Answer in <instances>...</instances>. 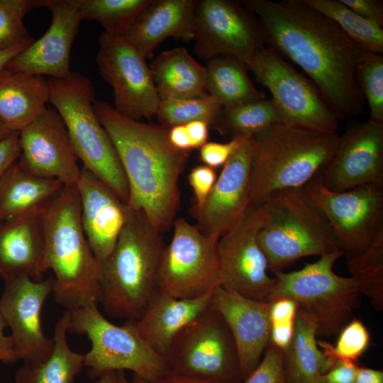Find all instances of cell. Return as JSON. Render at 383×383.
Masks as SVG:
<instances>
[{
	"instance_id": "6da1fadb",
	"label": "cell",
	"mask_w": 383,
	"mask_h": 383,
	"mask_svg": "<svg viewBox=\"0 0 383 383\" xmlns=\"http://www.w3.org/2000/svg\"><path fill=\"white\" fill-rule=\"evenodd\" d=\"M277 50L312 79L338 119L362 111L358 69L369 52L302 0H244Z\"/></svg>"
},
{
	"instance_id": "7a4b0ae2",
	"label": "cell",
	"mask_w": 383,
	"mask_h": 383,
	"mask_svg": "<svg viewBox=\"0 0 383 383\" xmlns=\"http://www.w3.org/2000/svg\"><path fill=\"white\" fill-rule=\"evenodd\" d=\"M95 112L118 154L128 187L127 204L160 233L168 231L180 206L179 180L189 154L174 148L168 128L140 122L95 99Z\"/></svg>"
},
{
	"instance_id": "3957f363",
	"label": "cell",
	"mask_w": 383,
	"mask_h": 383,
	"mask_svg": "<svg viewBox=\"0 0 383 383\" xmlns=\"http://www.w3.org/2000/svg\"><path fill=\"white\" fill-rule=\"evenodd\" d=\"M42 273L54 274L55 301L71 311L99 304V262L84 233L76 185L65 186L41 215Z\"/></svg>"
},
{
	"instance_id": "277c9868",
	"label": "cell",
	"mask_w": 383,
	"mask_h": 383,
	"mask_svg": "<svg viewBox=\"0 0 383 383\" xmlns=\"http://www.w3.org/2000/svg\"><path fill=\"white\" fill-rule=\"evenodd\" d=\"M339 136L282 123L253 135L250 207L277 191L303 187L329 162Z\"/></svg>"
},
{
	"instance_id": "5b68a950",
	"label": "cell",
	"mask_w": 383,
	"mask_h": 383,
	"mask_svg": "<svg viewBox=\"0 0 383 383\" xmlns=\"http://www.w3.org/2000/svg\"><path fill=\"white\" fill-rule=\"evenodd\" d=\"M165 245L144 213L135 211L111 254L99 262V297L116 318L136 320L157 290V272Z\"/></svg>"
},
{
	"instance_id": "8992f818",
	"label": "cell",
	"mask_w": 383,
	"mask_h": 383,
	"mask_svg": "<svg viewBox=\"0 0 383 383\" xmlns=\"http://www.w3.org/2000/svg\"><path fill=\"white\" fill-rule=\"evenodd\" d=\"M259 205L263 223L257 240L270 270L340 250L325 216L302 187L274 192Z\"/></svg>"
},
{
	"instance_id": "52a82bcc",
	"label": "cell",
	"mask_w": 383,
	"mask_h": 383,
	"mask_svg": "<svg viewBox=\"0 0 383 383\" xmlns=\"http://www.w3.org/2000/svg\"><path fill=\"white\" fill-rule=\"evenodd\" d=\"M48 82L49 102L61 116L82 167L127 204V180L114 145L95 112L92 82L76 72L62 79L48 78Z\"/></svg>"
},
{
	"instance_id": "ba28073f",
	"label": "cell",
	"mask_w": 383,
	"mask_h": 383,
	"mask_svg": "<svg viewBox=\"0 0 383 383\" xmlns=\"http://www.w3.org/2000/svg\"><path fill=\"white\" fill-rule=\"evenodd\" d=\"M343 255L338 250L321 256L316 262L305 263L299 270L273 272L274 282L267 302L289 299L313 321L317 336L338 334L354 318V309L362 294L353 277L333 272L334 263Z\"/></svg>"
},
{
	"instance_id": "9c48e42d",
	"label": "cell",
	"mask_w": 383,
	"mask_h": 383,
	"mask_svg": "<svg viewBox=\"0 0 383 383\" xmlns=\"http://www.w3.org/2000/svg\"><path fill=\"white\" fill-rule=\"evenodd\" d=\"M68 311L67 332L86 335L91 342L84 365L91 379L109 372L131 370L155 383L169 371L165 359L140 336L133 320L115 325L101 314L97 304Z\"/></svg>"
},
{
	"instance_id": "30bf717a",
	"label": "cell",
	"mask_w": 383,
	"mask_h": 383,
	"mask_svg": "<svg viewBox=\"0 0 383 383\" xmlns=\"http://www.w3.org/2000/svg\"><path fill=\"white\" fill-rule=\"evenodd\" d=\"M165 359L169 371L180 375L218 383L244 380L233 335L211 305L177 334Z\"/></svg>"
},
{
	"instance_id": "8fae6325",
	"label": "cell",
	"mask_w": 383,
	"mask_h": 383,
	"mask_svg": "<svg viewBox=\"0 0 383 383\" xmlns=\"http://www.w3.org/2000/svg\"><path fill=\"white\" fill-rule=\"evenodd\" d=\"M247 67L271 93L282 123L317 132L336 133L339 119L316 87L275 49L260 47Z\"/></svg>"
},
{
	"instance_id": "7c38bea8",
	"label": "cell",
	"mask_w": 383,
	"mask_h": 383,
	"mask_svg": "<svg viewBox=\"0 0 383 383\" xmlns=\"http://www.w3.org/2000/svg\"><path fill=\"white\" fill-rule=\"evenodd\" d=\"M170 243L160 256L157 289L177 299H194L220 286L218 240L203 234L195 225L175 218Z\"/></svg>"
},
{
	"instance_id": "4fadbf2b",
	"label": "cell",
	"mask_w": 383,
	"mask_h": 383,
	"mask_svg": "<svg viewBox=\"0 0 383 383\" xmlns=\"http://www.w3.org/2000/svg\"><path fill=\"white\" fill-rule=\"evenodd\" d=\"M302 188L325 216L345 257L363 252L383 230V187L333 192L323 184L319 172Z\"/></svg>"
},
{
	"instance_id": "5bb4252c",
	"label": "cell",
	"mask_w": 383,
	"mask_h": 383,
	"mask_svg": "<svg viewBox=\"0 0 383 383\" xmlns=\"http://www.w3.org/2000/svg\"><path fill=\"white\" fill-rule=\"evenodd\" d=\"M96 62L100 75L113 88L116 111L135 121L156 116L160 100L150 68L123 36L104 32Z\"/></svg>"
},
{
	"instance_id": "9a60e30c",
	"label": "cell",
	"mask_w": 383,
	"mask_h": 383,
	"mask_svg": "<svg viewBox=\"0 0 383 383\" xmlns=\"http://www.w3.org/2000/svg\"><path fill=\"white\" fill-rule=\"evenodd\" d=\"M194 40V52L203 60L230 57L246 65L266 41L257 20L229 0L196 1Z\"/></svg>"
},
{
	"instance_id": "2e32d148",
	"label": "cell",
	"mask_w": 383,
	"mask_h": 383,
	"mask_svg": "<svg viewBox=\"0 0 383 383\" xmlns=\"http://www.w3.org/2000/svg\"><path fill=\"white\" fill-rule=\"evenodd\" d=\"M262 223L261 206L249 207L237 227L218 240L217 253L221 287L267 302L274 280L257 240Z\"/></svg>"
},
{
	"instance_id": "e0dca14e",
	"label": "cell",
	"mask_w": 383,
	"mask_h": 383,
	"mask_svg": "<svg viewBox=\"0 0 383 383\" xmlns=\"http://www.w3.org/2000/svg\"><path fill=\"white\" fill-rule=\"evenodd\" d=\"M0 299V315L11 329V337L18 360L25 363L45 360L54 342L45 335L41 311L52 293L53 277L34 280L21 276L4 281Z\"/></svg>"
},
{
	"instance_id": "ac0fdd59",
	"label": "cell",
	"mask_w": 383,
	"mask_h": 383,
	"mask_svg": "<svg viewBox=\"0 0 383 383\" xmlns=\"http://www.w3.org/2000/svg\"><path fill=\"white\" fill-rule=\"evenodd\" d=\"M320 174L333 192L367 184L383 187V123L369 119L348 127Z\"/></svg>"
},
{
	"instance_id": "d6986e66",
	"label": "cell",
	"mask_w": 383,
	"mask_h": 383,
	"mask_svg": "<svg viewBox=\"0 0 383 383\" xmlns=\"http://www.w3.org/2000/svg\"><path fill=\"white\" fill-rule=\"evenodd\" d=\"M251 138L224 164L220 175L199 209H192L196 227L218 240L240 223L250 207Z\"/></svg>"
},
{
	"instance_id": "ffe728a7",
	"label": "cell",
	"mask_w": 383,
	"mask_h": 383,
	"mask_svg": "<svg viewBox=\"0 0 383 383\" xmlns=\"http://www.w3.org/2000/svg\"><path fill=\"white\" fill-rule=\"evenodd\" d=\"M21 155L18 161L30 172L77 185L82 168L65 125L57 111L50 106L19 132Z\"/></svg>"
},
{
	"instance_id": "44dd1931",
	"label": "cell",
	"mask_w": 383,
	"mask_h": 383,
	"mask_svg": "<svg viewBox=\"0 0 383 383\" xmlns=\"http://www.w3.org/2000/svg\"><path fill=\"white\" fill-rule=\"evenodd\" d=\"M81 0H39V7L52 14L49 28L6 66L5 69L28 74L48 76L52 79L68 77L74 40L82 21Z\"/></svg>"
},
{
	"instance_id": "7402d4cb",
	"label": "cell",
	"mask_w": 383,
	"mask_h": 383,
	"mask_svg": "<svg viewBox=\"0 0 383 383\" xmlns=\"http://www.w3.org/2000/svg\"><path fill=\"white\" fill-rule=\"evenodd\" d=\"M76 187L82 227L94 256L100 262L111 254L121 231L135 211L83 167Z\"/></svg>"
},
{
	"instance_id": "603a6c76",
	"label": "cell",
	"mask_w": 383,
	"mask_h": 383,
	"mask_svg": "<svg viewBox=\"0 0 383 383\" xmlns=\"http://www.w3.org/2000/svg\"><path fill=\"white\" fill-rule=\"evenodd\" d=\"M210 305L220 313L229 328L245 380L258 365L270 344V303L218 286L212 292Z\"/></svg>"
},
{
	"instance_id": "cb8c5ba5",
	"label": "cell",
	"mask_w": 383,
	"mask_h": 383,
	"mask_svg": "<svg viewBox=\"0 0 383 383\" xmlns=\"http://www.w3.org/2000/svg\"><path fill=\"white\" fill-rule=\"evenodd\" d=\"M194 0H151L123 36L146 60L163 40L194 38Z\"/></svg>"
},
{
	"instance_id": "d4e9b609",
	"label": "cell",
	"mask_w": 383,
	"mask_h": 383,
	"mask_svg": "<svg viewBox=\"0 0 383 383\" xmlns=\"http://www.w3.org/2000/svg\"><path fill=\"white\" fill-rule=\"evenodd\" d=\"M212 292L194 299H177L157 289L140 316L133 320L135 328L165 358L177 334L210 306Z\"/></svg>"
},
{
	"instance_id": "484cf974",
	"label": "cell",
	"mask_w": 383,
	"mask_h": 383,
	"mask_svg": "<svg viewBox=\"0 0 383 383\" xmlns=\"http://www.w3.org/2000/svg\"><path fill=\"white\" fill-rule=\"evenodd\" d=\"M43 249L41 215L0 222V276L4 281L21 276L42 279Z\"/></svg>"
},
{
	"instance_id": "4316f807",
	"label": "cell",
	"mask_w": 383,
	"mask_h": 383,
	"mask_svg": "<svg viewBox=\"0 0 383 383\" xmlns=\"http://www.w3.org/2000/svg\"><path fill=\"white\" fill-rule=\"evenodd\" d=\"M64 187L30 172L18 159L0 176V222L42 215Z\"/></svg>"
},
{
	"instance_id": "83f0119b",
	"label": "cell",
	"mask_w": 383,
	"mask_h": 383,
	"mask_svg": "<svg viewBox=\"0 0 383 383\" xmlns=\"http://www.w3.org/2000/svg\"><path fill=\"white\" fill-rule=\"evenodd\" d=\"M50 89L43 76L0 72V119L11 131L19 132L47 108Z\"/></svg>"
},
{
	"instance_id": "f1b7e54d",
	"label": "cell",
	"mask_w": 383,
	"mask_h": 383,
	"mask_svg": "<svg viewBox=\"0 0 383 383\" xmlns=\"http://www.w3.org/2000/svg\"><path fill=\"white\" fill-rule=\"evenodd\" d=\"M160 101L194 97L207 93L204 66L184 48L161 52L150 66Z\"/></svg>"
},
{
	"instance_id": "f546056e",
	"label": "cell",
	"mask_w": 383,
	"mask_h": 383,
	"mask_svg": "<svg viewBox=\"0 0 383 383\" xmlns=\"http://www.w3.org/2000/svg\"><path fill=\"white\" fill-rule=\"evenodd\" d=\"M317 328L313 321L297 310L294 332L284 362L289 383H320L321 375L334 362L318 348Z\"/></svg>"
},
{
	"instance_id": "4dcf8cb0",
	"label": "cell",
	"mask_w": 383,
	"mask_h": 383,
	"mask_svg": "<svg viewBox=\"0 0 383 383\" xmlns=\"http://www.w3.org/2000/svg\"><path fill=\"white\" fill-rule=\"evenodd\" d=\"M70 313L64 312L55 326L53 349L45 360L25 363L15 374L16 383H74L84 367V355L72 350L67 343Z\"/></svg>"
},
{
	"instance_id": "1f68e13d",
	"label": "cell",
	"mask_w": 383,
	"mask_h": 383,
	"mask_svg": "<svg viewBox=\"0 0 383 383\" xmlns=\"http://www.w3.org/2000/svg\"><path fill=\"white\" fill-rule=\"evenodd\" d=\"M205 68L206 91L223 107H233L265 99L247 74V65L230 57H217L207 61Z\"/></svg>"
},
{
	"instance_id": "d6a6232c",
	"label": "cell",
	"mask_w": 383,
	"mask_h": 383,
	"mask_svg": "<svg viewBox=\"0 0 383 383\" xmlns=\"http://www.w3.org/2000/svg\"><path fill=\"white\" fill-rule=\"evenodd\" d=\"M282 123L271 99H263L233 107H223L211 126L231 138H250L267 127Z\"/></svg>"
},
{
	"instance_id": "836d02e7",
	"label": "cell",
	"mask_w": 383,
	"mask_h": 383,
	"mask_svg": "<svg viewBox=\"0 0 383 383\" xmlns=\"http://www.w3.org/2000/svg\"><path fill=\"white\" fill-rule=\"evenodd\" d=\"M333 21L355 43L369 52H383V29L377 23L357 14L340 0H302Z\"/></svg>"
},
{
	"instance_id": "e575fe53",
	"label": "cell",
	"mask_w": 383,
	"mask_h": 383,
	"mask_svg": "<svg viewBox=\"0 0 383 383\" xmlns=\"http://www.w3.org/2000/svg\"><path fill=\"white\" fill-rule=\"evenodd\" d=\"M151 0H81L82 21L100 23L105 33L123 36Z\"/></svg>"
},
{
	"instance_id": "d590c367",
	"label": "cell",
	"mask_w": 383,
	"mask_h": 383,
	"mask_svg": "<svg viewBox=\"0 0 383 383\" xmlns=\"http://www.w3.org/2000/svg\"><path fill=\"white\" fill-rule=\"evenodd\" d=\"M346 267L362 294L377 311L383 309V230L363 252L346 257Z\"/></svg>"
},
{
	"instance_id": "8d00e7d4",
	"label": "cell",
	"mask_w": 383,
	"mask_h": 383,
	"mask_svg": "<svg viewBox=\"0 0 383 383\" xmlns=\"http://www.w3.org/2000/svg\"><path fill=\"white\" fill-rule=\"evenodd\" d=\"M223 106L208 93L199 96L160 101L156 116L159 124L167 128L204 121L211 126Z\"/></svg>"
},
{
	"instance_id": "74e56055",
	"label": "cell",
	"mask_w": 383,
	"mask_h": 383,
	"mask_svg": "<svg viewBox=\"0 0 383 383\" xmlns=\"http://www.w3.org/2000/svg\"><path fill=\"white\" fill-rule=\"evenodd\" d=\"M35 8L39 0H0V51L34 42L23 19Z\"/></svg>"
},
{
	"instance_id": "f35d334b",
	"label": "cell",
	"mask_w": 383,
	"mask_h": 383,
	"mask_svg": "<svg viewBox=\"0 0 383 383\" xmlns=\"http://www.w3.org/2000/svg\"><path fill=\"white\" fill-rule=\"evenodd\" d=\"M370 334L365 324L353 318L338 333L335 345L318 340V345L334 363L337 360L357 362L369 347Z\"/></svg>"
},
{
	"instance_id": "ab89813d",
	"label": "cell",
	"mask_w": 383,
	"mask_h": 383,
	"mask_svg": "<svg viewBox=\"0 0 383 383\" xmlns=\"http://www.w3.org/2000/svg\"><path fill=\"white\" fill-rule=\"evenodd\" d=\"M358 82L370 107V120L383 123V57L368 52L358 69Z\"/></svg>"
},
{
	"instance_id": "60d3db41",
	"label": "cell",
	"mask_w": 383,
	"mask_h": 383,
	"mask_svg": "<svg viewBox=\"0 0 383 383\" xmlns=\"http://www.w3.org/2000/svg\"><path fill=\"white\" fill-rule=\"evenodd\" d=\"M242 383H289L284 353L269 344L258 365Z\"/></svg>"
},
{
	"instance_id": "b9f144b4",
	"label": "cell",
	"mask_w": 383,
	"mask_h": 383,
	"mask_svg": "<svg viewBox=\"0 0 383 383\" xmlns=\"http://www.w3.org/2000/svg\"><path fill=\"white\" fill-rule=\"evenodd\" d=\"M249 138H234L225 143L207 142L200 148L199 157L213 169L223 166L233 154Z\"/></svg>"
},
{
	"instance_id": "7bdbcfd3",
	"label": "cell",
	"mask_w": 383,
	"mask_h": 383,
	"mask_svg": "<svg viewBox=\"0 0 383 383\" xmlns=\"http://www.w3.org/2000/svg\"><path fill=\"white\" fill-rule=\"evenodd\" d=\"M216 179L214 169L205 165L195 166L191 170L188 181L194 196L192 209H199L204 204Z\"/></svg>"
},
{
	"instance_id": "ee69618b",
	"label": "cell",
	"mask_w": 383,
	"mask_h": 383,
	"mask_svg": "<svg viewBox=\"0 0 383 383\" xmlns=\"http://www.w3.org/2000/svg\"><path fill=\"white\" fill-rule=\"evenodd\" d=\"M359 367L356 362L337 360L321 376L320 383H353Z\"/></svg>"
},
{
	"instance_id": "f6af8a7d",
	"label": "cell",
	"mask_w": 383,
	"mask_h": 383,
	"mask_svg": "<svg viewBox=\"0 0 383 383\" xmlns=\"http://www.w3.org/2000/svg\"><path fill=\"white\" fill-rule=\"evenodd\" d=\"M360 16L383 26V4L378 0H340Z\"/></svg>"
},
{
	"instance_id": "bcb514c9",
	"label": "cell",
	"mask_w": 383,
	"mask_h": 383,
	"mask_svg": "<svg viewBox=\"0 0 383 383\" xmlns=\"http://www.w3.org/2000/svg\"><path fill=\"white\" fill-rule=\"evenodd\" d=\"M20 155L19 133L13 131L0 140V176L18 160Z\"/></svg>"
},
{
	"instance_id": "7dc6e473",
	"label": "cell",
	"mask_w": 383,
	"mask_h": 383,
	"mask_svg": "<svg viewBox=\"0 0 383 383\" xmlns=\"http://www.w3.org/2000/svg\"><path fill=\"white\" fill-rule=\"evenodd\" d=\"M269 303L270 324L295 321L298 309L294 301L289 299L282 298Z\"/></svg>"
},
{
	"instance_id": "c3c4849f",
	"label": "cell",
	"mask_w": 383,
	"mask_h": 383,
	"mask_svg": "<svg viewBox=\"0 0 383 383\" xmlns=\"http://www.w3.org/2000/svg\"><path fill=\"white\" fill-rule=\"evenodd\" d=\"M192 149L200 148L207 143L209 124L204 121H194L184 124Z\"/></svg>"
},
{
	"instance_id": "681fc988",
	"label": "cell",
	"mask_w": 383,
	"mask_h": 383,
	"mask_svg": "<svg viewBox=\"0 0 383 383\" xmlns=\"http://www.w3.org/2000/svg\"><path fill=\"white\" fill-rule=\"evenodd\" d=\"M6 327V322L0 315V362L11 364L19 360L15 352L11 335H6L4 333Z\"/></svg>"
},
{
	"instance_id": "f907efd6",
	"label": "cell",
	"mask_w": 383,
	"mask_h": 383,
	"mask_svg": "<svg viewBox=\"0 0 383 383\" xmlns=\"http://www.w3.org/2000/svg\"><path fill=\"white\" fill-rule=\"evenodd\" d=\"M168 138L171 145L177 150L188 152L192 146L184 124L169 128Z\"/></svg>"
},
{
	"instance_id": "816d5d0a",
	"label": "cell",
	"mask_w": 383,
	"mask_h": 383,
	"mask_svg": "<svg viewBox=\"0 0 383 383\" xmlns=\"http://www.w3.org/2000/svg\"><path fill=\"white\" fill-rule=\"evenodd\" d=\"M353 383H383V372L359 367Z\"/></svg>"
},
{
	"instance_id": "f5cc1de1",
	"label": "cell",
	"mask_w": 383,
	"mask_h": 383,
	"mask_svg": "<svg viewBox=\"0 0 383 383\" xmlns=\"http://www.w3.org/2000/svg\"><path fill=\"white\" fill-rule=\"evenodd\" d=\"M155 383H218L211 381L189 377L168 371Z\"/></svg>"
},
{
	"instance_id": "db71d44e",
	"label": "cell",
	"mask_w": 383,
	"mask_h": 383,
	"mask_svg": "<svg viewBox=\"0 0 383 383\" xmlns=\"http://www.w3.org/2000/svg\"><path fill=\"white\" fill-rule=\"evenodd\" d=\"M30 45H22L0 51V72L6 67L8 63L18 54Z\"/></svg>"
},
{
	"instance_id": "11a10c76",
	"label": "cell",
	"mask_w": 383,
	"mask_h": 383,
	"mask_svg": "<svg viewBox=\"0 0 383 383\" xmlns=\"http://www.w3.org/2000/svg\"><path fill=\"white\" fill-rule=\"evenodd\" d=\"M115 383H150L146 379L133 374L132 380L127 379L124 371H116Z\"/></svg>"
},
{
	"instance_id": "9f6ffc18",
	"label": "cell",
	"mask_w": 383,
	"mask_h": 383,
	"mask_svg": "<svg viewBox=\"0 0 383 383\" xmlns=\"http://www.w3.org/2000/svg\"><path fill=\"white\" fill-rule=\"evenodd\" d=\"M116 372H109L99 377L95 383H115Z\"/></svg>"
},
{
	"instance_id": "6f0895ef",
	"label": "cell",
	"mask_w": 383,
	"mask_h": 383,
	"mask_svg": "<svg viewBox=\"0 0 383 383\" xmlns=\"http://www.w3.org/2000/svg\"><path fill=\"white\" fill-rule=\"evenodd\" d=\"M11 132L13 131L0 119V140L9 135Z\"/></svg>"
}]
</instances>
